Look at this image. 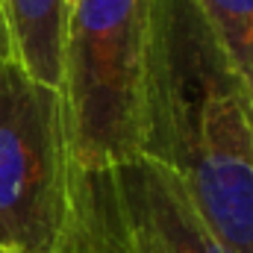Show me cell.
I'll list each match as a JSON object with an SVG mask.
<instances>
[{"label": "cell", "instance_id": "1", "mask_svg": "<svg viewBox=\"0 0 253 253\" xmlns=\"http://www.w3.org/2000/svg\"><path fill=\"white\" fill-rule=\"evenodd\" d=\"M141 156L165 165L230 253H253V94L194 0L150 3Z\"/></svg>", "mask_w": 253, "mask_h": 253}, {"label": "cell", "instance_id": "2", "mask_svg": "<svg viewBox=\"0 0 253 253\" xmlns=\"http://www.w3.org/2000/svg\"><path fill=\"white\" fill-rule=\"evenodd\" d=\"M153 0H74L62 47L71 159L103 171L141 156Z\"/></svg>", "mask_w": 253, "mask_h": 253}, {"label": "cell", "instance_id": "3", "mask_svg": "<svg viewBox=\"0 0 253 253\" xmlns=\"http://www.w3.org/2000/svg\"><path fill=\"white\" fill-rule=\"evenodd\" d=\"M77 174L62 91L9 62L0 74V248L65 251L77 224Z\"/></svg>", "mask_w": 253, "mask_h": 253}, {"label": "cell", "instance_id": "4", "mask_svg": "<svg viewBox=\"0 0 253 253\" xmlns=\"http://www.w3.org/2000/svg\"><path fill=\"white\" fill-rule=\"evenodd\" d=\"M77 233L129 253H230L180 180L147 156L77 174Z\"/></svg>", "mask_w": 253, "mask_h": 253}, {"label": "cell", "instance_id": "5", "mask_svg": "<svg viewBox=\"0 0 253 253\" xmlns=\"http://www.w3.org/2000/svg\"><path fill=\"white\" fill-rule=\"evenodd\" d=\"M68 0H0V18L9 30L15 62L33 80L59 88Z\"/></svg>", "mask_w": 253, "mask_h": 253}, {"label": "cell", "instance_id": "6", "mask_svg": "<svg viewBox=\"0 0 253 253\" xmlns=\"http://www.w3.org/2000/svg\"><path fill=\"white\" fill-rule=\"evenodd\" d=\"M253 94V0H194Z\"/></svg>", "mask_w": 253, "mask_h": 253}, {"label": "cell", "instance_id": "7", "mask_svg": "<svg viewBox=\"0 0 253 253\" xmlns=\"http://www.w3.org/2000/svg\"><path fill=\"white\" fill-rule=\"evenodd\" d=\"M74 242L88 245V248H94V251H100V253H129V251H124V248H118V245H109V242L94 239V236H85V233H77V236L71 239V245H74Z\"/></svg>", "mask_w": 253, "mask_h": 253}, {"label": "cell", "instance_id": "8", "mask_svg": "<svg viewBox=\"0 0 253 253\" xmlns=\"http://www.w3.org/2000/svg\"><path fill=\"white\" fill-rule=\"evenodd\" d=\"M9 62H15V50H12L9 30H6V24H3V18H0V74H3V68Z\"/></svg>", "mask_w": 253, "mask_h": 253}, {"label": "cell", "instance_id": "9", "mask_svg": "<svg viewBox=\"0 0 253 253\" xmlns=\"http://www.w3.org/2000/svg\"><path fill=\"white\" fill-rule=\"evenodd\" d=\"M59 253H100V251H94V248H88V245H80V242H74V245H68L65 251Z\"/></svg>", "mask_w": 253, "mask_h": 253}, {"label": "cell", "instance_id": "10", "mask_svg": "<svg viewBox=\"0 0 253 253\" xmlns=\"http://www.w3.org/2000/svg\"><path fill=\"white\" fill-rule=\"evenodd\" d=\"M0 253H15V251H3V248H0Z\"/></svg>", "mask_w": 253, "mask_h": 253}, {"label": "cell", "instance_id": "11", "mask_svg": "<svg viewBox=\"0 0 253 253\" xmlns=\"http://www.w3.org/2000/svg\"><path fill=\"white\" fill-rule=\"evenodd\" d=\"M71 3H74V0H68V6H71Z\"/></svg>", "mask_w": 253, "mask_h": 253}]
</instances>
